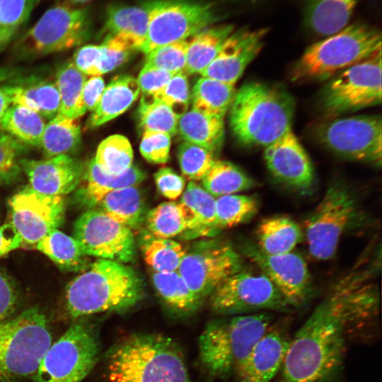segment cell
Returning <instances> with one entry per match:
<instances>
[{"mask_svg": "<svg viewBox=\"0 0 382 382\" xmlns=\"http://www.w3.org/2000/svg\"><path fill=\"white\" fill-rule=\"evenodd\" d=\"M51 343L47 318L37 308L0 323V382L33 376Z\"/></svg>", "mask_w": 382, "mask_h": 382, "instance_id": "52a82bcc", "label": "cell"}, {"mask_svg": "<svg viewBox=\"0 0 382 382\" xmlns=\"http://www.w3.org/2000/svg\"><path fill=\"white\" fill-rule=\"evenodd\" d=\"M291 338L271 325L254 344L234 376L238 382H270L281 371Z\"/></svg>", "mask_w": 382, "mask_h": 382, "instance_id": "7402d4cb", "label": "cell"}, {"mask_svg": "<svg viewBox=\"0 0 382 382\" xmlns=\"http://www.w3.org/2000/svg\"><path fill=\"white\" fill-rule=\"evenodd\" d=\"M21 236L11 224L0 226V257L19 248Z\"/></svg>", "mask_w": 382, "mask_h": 382, "instance_id": "680465c9", "label": "cell"}, {"mask_svg": "<svg viewBox=\"0 0 382 382\" xmlns=\"http://www.w3.org/2000/svg\"><path fill=\"white\" fill-rule=\"evenodd\" d=\"M170 137L163 132L144 131L139 146L141 154L150 163H166L169 158Z\"/></svg>", "mask_w": 382, "mask_h": 382, "instance_id": "f907efd6", "label": "cell"}, {"mask_svg": "<svg viewBox=\"0 0 382 382\" xmlns=\"http://www.w3.org/2000/svg\"><path fill=\"white\" fill-rule=\"evenodd\" d=\"M211 308L221 316L291 310L289 302L262 272L240 270L224 280L210 294Z\"/></svg>", "mask_w": 382, "mask_h": 382, "instance_id": "4fadbf2b", "label": "cell"}, {"mask_svg": "<svg viewBox=\"0 0 382 382\" xmlns=\"http://www.w3.org/2000/svg\"><path fill=\"white\" fill-rule=\"evenodd\" d=\"M91 0H63V1L70 3L74 5L82 4L86 3Z\"/></svg>", "mask_w": 382, "mask_h": 382, "instance_id": "94428289", "label": "cell"}, {"mask_svg": "<svg viewBox=\"0 0 382 382\" xmlns=\"http://www.w3.org/2000/svg\"><path fill=\"white\" fill-rule=\"evenodd\" d=\"M40 0H0V52L18 35Z\"/></svg>", "mask_w": 382, "mask_h": 382, "instance_id": "f6af8a7d", "label": "cell"}, {"mask_svg": "<svg viewBox=\"0 0 382 382\" xmlns=\"http://www.w3.org/2000/svg\"><path fill=\"white\" fill-rule=\"evenodd\" d=\"M86 183L76 194V200L83 206L93 209L109 192L124 187H137L146 178V173L139 168L132 166L120 175H111L103 172L91 160L85 170Z\"/></svg>", "mask_w": 382, "mask_h": 382, "instance_id": "cb8c5ba5", "label": "cell"}, {"mask_svg": "<svg viewBox=\"0 0 382 382\" xmlns=\"http://www.w3.org/2000/svg\"><path fill=\"white\" fill-rule=\"evenodd\" d=\"M345 277L291 338L282 382H332L340 374L348 332L356 325Z\"/></svg>", "mask_w": 382, "mask_h": 382, "instance_id": "6da1fadb", "label": "cell"}, {"mask_svg": "<svg viewBox=\"0 0 382 382\" xmlns=\"http://www.w3.org/2000/svg\"><path fill=\"white\" fill-rule=\"evenodd\" d=\"M139 124L144 131L168 134L178 133V117L161 100L153 96L142 95L138 110Z\"/></svg>", "mask_w": 382, "mask_h": 382, "instance_id": "ee69618b", "label": "cell"}, {"mask_svg": "<svg viewBox=\"0 0 382 382\" xmlns=\"http://www.w3.org/2000/svg\"><path fill=\"white\" fill-rule=\"evenodd\" d=\"M241 267V257L231 245L211 240L197 243L186 250L178 272L202 301Z\"/></svg>", "mask_w": 382, "mask_h": 382, "instance_id": "9a60e30c", "label": "cell"}, {"mask_svg": "<svg viewBox=\"0 0 382 382\" xmlns=\"http://www.w3.org/2000/svg\"><path fill=\"white\" fill-rule=\"evenodd\" d=\"M101 45L103 57L100 65V76L124 64L135 51L125 40L114 36L105 37Z\"/></svg>", "mask_w": 382, "mask_h": 382, "instance_id": "816d5d0a", "label": "cell"}, {"mask_svg": "<svg viewBox=\"0 0 382 382\" xmlns=\"http://www.w3.org/2000/svg\"><path fill=\"white\" fill-rule=\"evenodd\" d=\"M267 33L265 28L233 30L202 76L235 85L262 49Z\"/></svg>", "mask_w": 382, "mask_h": 382, "instance_id": "ffe728a7", "label": "cell"}, {"mask_svg": "<svg viewBox=\"0 0 382 382\" xmlns=\"http://www.w3.org/2000/svg\"><path fill=\"white\" fill-rule=\"evenodd\" d=\"M148 232L163 238H171L195 227L186 207L180 202H163L149 210L145 217Z\"/></svg>", "mask_w": 382, "mask_h": 382, "instance_id": "d6a6232c", "label": "cell"}, {"mask_svg": "<svg viewBox=\"0 0 382 382\" xmlns=\"http://www.w3.org/2000/svg\"><path fill=\"white\" fill-rule=\"evenodd\" d=\"M100 210L130 229H138L146 215L144 202L137 187L113 190L99 202Z\"/></svg>", "mask_w": 382, "mask_h": 382, "instance_id": "4dcf8cb0", "label": "cell"}, {"mask_svg": "<svg viewBox=\"0 0 382 382\" xmlns=\"http://www.w3.org/2000/svg\"><path fill=\"white\" fill-rule=\"evenodd\" d=\"M233 30L231 25H212L188 38L185 73L201 74Z\"/></svg>", "mask_w": 382, "mask_h": 382, "instance_id": "f546056e", "label": "cell"}, {"mask_svg": "<svg viewBox=\"0 0 382 382\" xmlns=\"http://www.w3.org/2000/svg\"><path fill=\"white\" fill-rule=\"evenodd\" d=\"M74 238L86 256L127 264L136 258L132 230L100 209H90L74 224Z\"/></svg>", "mask_w": 382, "mask_h": 382, "instance_id": "2e32d148", "label": "cell"}, {"mask_svg": "<svg viewBox=\"0 0 382 382\" xmlns=\"http://www.w3.org/2000/svg\"><path fill=\"white\" fill-rule=\"evenodd\" d=\"M381 51V35L376 28L356 23L310 45L295 64V81H322Z\"/></svg>", "mask_w": 382, "mask_h": 382, "instance_id": "8992f818", "label": "cell"}, {"mask_svg": "<svg viewBox=\"0 0 382 382\" xmlns=\"http://www.w3.org/2000/svg\"><path fill=\"white\" fill-rule=\"evenodd\" d=\"M242 251L274 284L292 308L303 306L310 299L313 293L312 279L301 255L294 252L268 255L249 241L244 242Z\"/></svg>", "mask_w": 382, "mask_h": 382, "instance_id": "e0dca14e", "label": "cell"}, {"mask_svg": "<svg viewBox=\"0 0 382 382\" xmlns=\"http://www.w3.org/2000/svg\"><path fill=\"white\" fill-rule=\"evenodd\" d=\"M174 74L144 65L137 79L142 95L156 96L167 85Z\"/></svg>", "mask_w": 382, "mask_h": 382, "instance_id": "f5cc1de1", "label": "cell"}, {"mask_svg": "<svg viewBox=\"0 0 382 382\" xmlns=\"http://www.w3.org/2000/svg\"><path fill=\"white\" fill-rule=\"evenodd\" d=\"M187 40L158 47L146 54L144 65L173 74L185 72Z\"/></svg>", "mask_w": 382, "mask_h": 382, "instance_id": "7dc6e473", "label": "cell"}, {"mask_svg": "<svg viewBox=\"0 0 382 382\" xmlns=\"http://www.w3.org/2000/svg\"><path fill=\"white\" fill-rule=\"evenodd\" d=\"M137 79L129 75L115 77L105 88L100 100L88 120L89 127H99L125 112L138 98Z\"/></svg>", "mask_w": 382, "mask_h": 382, "instance_id": "484cf974", "label": "cell"}, {"mask_svg": "<svg viewBox=\"0 0 382 382\" xmlns=\"http://www.w3.org/2000/svg\"><path fill=\"white\" fill-rule=\"evenodd\" d=\"M36 248L64 271L79 272L89 266L86 255L74 238L57 229L42 238Z\"/></svg>", "mask_w": 382, "mask_h": 382, "instance_id": "836d02e7", "label": "cell"}, {"mask_svg": "<svg viewBox=\"0 0 382 382\" xmlns=\"http://www.w3.org/2000/svg\"><path fill=\"white\" fill-rule=\"evenodd\" d=\"M50 346L33 376L35 382H82L99 357L100 340L94 325L78 318Z\"/></svg>", "mask_w": 382, "mask_h": 382, "instance_id": "9c48e42d", "label": "cell"}, {"mask_svg": "<svg viewBox=\"0 0 382 382\" xmlns=\"http://www.w3.org/2000/svg\"><path fill=\"white\" fill-rule=\"evenodd\" d=\"M190 213L195 233H208L216 228V197L202 186L190 181L180 202Z\"/></svg>", "mask_w": 382, "mask_h": 382, "instance_id": "60d3db41", "label": "cell"}, {"mask_svg": "<svg viewBox=\"0 0 382 382\" xmlns=\"http://www.w3.org/2000/svg\"><path fill=\"white\" fill-rule=\"evenodd\" d=\"M1 184H3V181H2V180H1V177H0V185H1Z\"/></svg>", "mask_w": 382, "mask_h": 382, "instance_id": "6125c7cd", "label": "cell"}, {"mask_svg": "<svg viewBox=\"0 0 382 382\" xmlns=\"http://www.w3.org/2000/svg\"><path fill=\"white\" fill-rule=\"evenodd\" d=\"M178 158L183 175L194 182L201 180L215 161L212 151L185 141L178 147Z\"/></svg>", "mask_w": 382, "mask_h": 382, "instance_id": "bcb514c9", "label": "cell"}, {"mask_svg": "<svg viewBox=\"0 0 382 382\" xmlns=\"http://www.w3.org/2000/svg\"><path fill=\"white\" fill-rule=\"evenodd\" d=\"M236 92L234 85L202 76L192 88V108L224 118L233 103Z\"/></svg>", "mask_w": 382, "mask_h": 382, "instance_id": "d590c367", "label": "cell"}, {"mask_svg": "<svg viewBox=\"0 0 382 382\" xmlns=\"http://www.w3.org/2000/svg\"><path fill=\"white\" fill-rule=\"evenodd\" d=\"M228 111L236 139L246 146L265 148L291 129L295 102L280 87L250 81L236 92Z\"/></svg>", "mask_w": 382, "mask_h": 382, "instance_id": "3957f363", "label": "cell"}, {"mask_svg": "<svg viewBox=\"0 0 382 382\" xmlns=\"http://www.w3.org/2000/svg\"><path fill=\"white\" fill-rule=\"evenodd\" d=\"M152 282L167 308L178 316L192 313L202 303L178 271L154 272Z\"/></svg>", "mask_w": 382, "mask_h": 382, "instance_id": "1f68e13d", "label": "cell"}, {"mask_svg": "<svg viewBox=\"0 0 382 382\" xmlns=\"http://www.w3.org/2000/svg\"><path fill=\"white\" fill-rule=\"evenodd\" d=\"M18 298L13 281L0 270V323L11 317L16 309Z\"/></svg>", "mask_w": 382, "mask_h": 382, "instance_id": "9f6ffc18", "label": "cell"}, {"mask_svg": "<svg viewBox=\"0 0 382 382\" xmlns=\"http://www.w3.org/2000/svg\"><path fill=\"white\" fill-rule=\"evenodd\" d=\"M178 133L185 141L213 152L221 147L224 141V118L192 108L179 117Z\"/></svg>", "mask_w": 382, "mask_h": 382, "instance_id": "f1b7e54d", "label": "cell"}, {"mask_svg": "<svg viewBox=\"0 0 382 382\" xmlns=\"http://www.w3.org/2000/svg\"><path fill=\"white\" fill-rule=\"evenodd\" d=\"M11 105L10 99L4 86H0V122Z\"/></svg>", "mask_w": 382, "mask_h": 382, "instance_id": "91938a15", "label": "cell"}, {"mask_svg": "<svg viewBox=\"0 0 382 382\" xmlns=\"http://www.w3.org/2000/svg\"><path fill=\"white\" fill-rule=\"evenodd\" d=\"M103 57L101 45H87L80 47L74 55L73 62L85 75L100 76V65Z\"/></svg>", "mask_w": 382, "mask_h": 382, "instance_id": "db71d44e", "label": "cell"}, {"mask_svg": "<svg viewBox=\"0 0 382 382\" xmlns=\"http://www.w3.org/2000/svg\"><path fill=\"white\" fill-rule=\"evenodd\" d=\"M359 0H304V24L312 33L328 36L347 26Z\"/></svg>", "mask_w": 382, "mask_h": 382, "instance_id": "d4e9b609", "label": "cell"}, {"mask_svg": "<svg viewBox=\"0 0 382 382\" xmlns=\"http://www.w3.org/2000/svg\"><path fill=\"white\" fill-rule=\"evenodd\" d=\"M381 51L341 71L325 85L320 108L329 117L380 104Z\"/></svg>", "mask_w": 382, "mask_h": 382, "instance_id": "8fae6325", "label": "cell"}, {"mask_svg": "<svg viewBox=\"0 0 382 382\" xmlns=\"http://www.w3.org/2000/svg\"><path fill=\"white\" fill-rule=\"evenodd\" d=\"M140 248L146 263L154 272L178 271L186 250L171 238L156 237L144 233Z\"/></svg>", "mask_w": 382, "mask_h": 382, "instance_id": "f35d334b", "label": "cell"}, {"mask_svg": "<svg viewBox=\"0 0 382 382\" xmlns=\"http://www.w3.org/2000/svg\"><path fill=\"white\" fill-rule=\"evenodd\" d=\"M203 188L215 197L248 190L255 185L253 179L233 163L215 160L201 180Z\"/></svg>", "mask_w": 382, "mask_h": 382, "instance_id": "ab89813d", "label": "cell"}, {"mask_svg": "<svg viewBox=\"0 0 382 382\" xmlns=\"http://www.w3.org/2000/svg\"><path fill=\"white\" fill-rule=\"evenodd\" d=\"M106 382H192L182 350L161 334L136 333L104 356Z\"/></svg>", "mask_w": 382, "mask_h": 382, "instance_id": "7a4b0ae2", "label": "cell"}, {"mask_svg": "<svg viewBox=\"0 0 382 382\" xmlns=\"http://www.w3.org/2000/svg\"><path fill=\"white\" fill-rule=\"evenodd\" d=\"M148 32L140 51L145 54L170 43L187 40L212 25L216 16L211 4L184 0H151Z\"/></svg>", "mask_w": 382, "mask_h": 382, "instance_id": "7c38bea8", "label": "cell"}, {"mask_svg": "<svg viewBox=\"0 0 382 382\" xmlns=\"http://www.w3.org/2000/svg\"><path fill=\"white\" fill-rule=\"evenodd\" d=\"M25 149V144L0 132V177L3 183L8 184L18 178L21 170L18 158Z\"/></svg>", "mask_w": 382, "mask_h": 382, "instance_id": "c3c4849f", "label": "cell"}, {"mask_svg": "<svg viewBox=\"0 0 382 382\" xmlns=\"http://www.w3.org/2000/svg\"><path fill=\"white\" fill-rule=\"evenodd\" d=\"M321 144L344 158L381 166L382 120L378 115L335 118L318 127Z\"/></svg>", "mask_w": 382, "mask_h": 382, "instance_id": "5bb4252c", "label": "cell"}, {"mask_svg": "<svg viewBox=\"0 0 382 382\" xmlns=\"http://www.w3.org/2000/svg\"><path fill=\"white\" fill-rule=\"evenodd\" d=\"M30 186L48 195L62 196L74 191L83 178L82 163L69 155H59L45 160H20Z\"/></svg>", "mask_w": 382, "mask_h": 382, "instance_id": "44dd1931", "label": "cell"}, {"mask_svg": "<svg viewBox=\"0 0 382 382\" xmlns=\"http://www.w3.org/2000/svg\"><path fill=\"white\" fill-rule=\"evenodd\" d=\"M144 284L127 264L98 259L66 288V306L74 318L103 312H123L144 297Z\"/></svg>", "mask_w": 382, "mask_h": 382, "instance_id": "277c9868", "label": "cell"}, {"mask_svg": "<svg viewBox=\"0 0 382 382\" xmlns=\"http://www.w3.org/2000/svg\"><path fill=\"white\" fill-rule=\"evenodd\" d=\"M272 319L268 312H259L209 321L198 340L199 359L207 374L221 379L234 376Z\"/></svg>", "mask_w": 382, "mask_h": 382, "instance_id": "5b68a950", "label": "cell"}, {"mask_svg": "<svg viewBox=\"0 0 382 382\" xmlns=\"http://www.w3.org/2000/svg\"><path fill=\"white\" fill-rule=\"evenodd\" d=\"M149 13L141 6L111 4L105 11L102 33L127 42L134 50H141L148 32Z\"/></svg>", "mask_w": 382, "mask_h": 382, "instance_id": "603a6c76", "label": "cell"}, {"mask_svg": "<svg viewBox=\"0 0 382 382\" xmlns=\"http://www.w3.org/2000/svg\"><path fill=\"white\" fill-rule=\"evenodd\" d=\"M154 180L159 192L170 200L178 199L185 189V179L170 168H160L154 174Z\"/></svg>", "mask_w": 382, "mask_h": 382, "instance_id": "11a10c76", "label": "cell"}, {"mask_svg": "<svg viewBox=\"0 0 382 382\" xmlns=\"http://www.w3.org/2000/svg\"><path fill=\"white\" fill-rule=\"evenodd\" d=\"M105 85L101 76H91L85 81L82 90V103L86 109L88 111H94L97 108Z\"/></svg>", "mask_w": 382, "mask_h": 382, "instance_id": "6f0895ef", "label": "cell"}, {"mask_svg": "<svg viewBox=\"0 0 382 382\" xmlns=\"http://www.w3.org/2000/svg\"><path fill=\"white\" fill-rule=\"evenodd\" d=\"M154 97L167 105L178 118L180 117L187 111L190 103L187 74L185 72L175 74L164 88Z\"/></svg>", "mask_w": 382, "mask_h": 382, "instance_id": "681fc988", "label": "cell"}, {"mask_svg": "<svg viewBox=\"0 0 382 382\" xmlns=\"http://www.w3.org/2000/svg\"><path fill=\"white\" fill-rule=\"evenodd\" d=\"M364 218L354 191L342 182L330 184L305 221L310 255L318 260L332 258L342 236L360 226Z\"/></svg>", "mask_w": 382, "mask_h": 382, "instance_id": "ba28073f", "label": "cell"}, {"mask_svg": "<svg viewBox=\"0 0 382 382\" xmlns=\"http://www.w3.org/2000/svg\"><path fill=\"white\" fill-rule=\"evenodd\" d=\"M81 144L77 119L57 114L45 125L40 146L46 158L75 152Z\"/></svg>", "mask_w": 382, "mask_h": 382, "instance_id": "e575fe53", "label": "cell"}, {"mask_svg": "<svg viewBox=\"0 0 382 382\" xmlns=\"http://www.w3.org/2000/svg\"><path fill=\"white\" fill-rule=\"evenodd\" d=\"M86 76L72 61L67 62L57 71L55 83L60 96L58 114L77 119L86 113L81 97Z\"/></svg>", "mask_w": 382, "mask_h": 382, "instance_id": "74e56055", "label": "cell"}, {"mask_svg": "<svg viewBox=\"0 0 382 382\" xmlns=\"http://www.w3.org/2000/svg\"><path fill=\"white\" fill-rule=\"evenodd\" d=\"M299 225L285 215H274L259 223L257 230V247L268 255H281L293 251L302 241Z\"/></svg>", "mask_w": 382, "mask_h": 382, "instance_id": "83f0119b", "label": "cell"}, {"mask_svg": "<svg viewBox=\"0 0 382 382\" xmlns=\"http://www.w3.org/2000/svg\"><path fill=\"white\" fill-rule=\"evenodd\" d=\"M11 224L23 243L37 244L62 225L65 206L62 196L40 193L30 185L16 193L8 201Z\"/></svg>", "mask_w": 382, "mask_h": 382, "instance_id": "ac0fdd59", "label": "cell"}, {"mask_svg": "<svg viewBox=\"0 0 382 382\" xmlns=\"http://www.w3.org/2000/svg\"><path fill=\"white\" fill-rule=\"evenodd\" d=\"M258 208V201L253 196L233 194L216 197V228L245 223L256 214Z\"/></svg>", "mask_w": 382, "mask_h": 382, "instance_id": "7bdbcfd3", "label": "cell"}, {"mask_svg": "<svg viewBox=\"0 0 382 382\" xmlns=\"http://www.w3.org/2000/svg\"><path fill=\"white\" fill-rule=\"evenodd\" d=\"M133 157L129 139L121 134H112L99 144L93 160L103 172L120 175L132 166Z\"/></svg>", "mask_w": 382, "mask_h": 382, "instance_id": "b9f144b4", "label": "cell"}, {"mask_svg": "<svg viewBox=\"0 0 382 382\" xmlns=\"http://www.w3.org/2000/svg\"><path fill=\"white\" fill-rule=\"evenodd\" d=\"M264 158L270 173L279 183L303 194L313 189V164L291 129L265 147Z\"/></svg>", "mask_w": 382, "mask_h": 382, "instance_id": "d6986e66", "label": "cell"}, {"mask_svg": "<svg viewBox=\"0 0 382 382\" xmlns=\"http://www.w3.org/2000/svg\"><path fill=\"white\" fill-rule=\"evenodd\" d=\"M4 87L13 105L29 108L48 120L59 112L60 96L55 82L31 79Z\"/></svg>", "mask_w": 382, "mask_h": 382, "instance_id": "4316f807", "label": "cell"}, {"mask_svg": "<svg viewBox=\"0 0 382 382\" xmlns=\"http://www.w3.org/2000/svg\"><path fill=\"white\" fill-rule=\"evenodd\" d=\"M91 26L87 8L65 1L58 3L18 40L15 53L31 58L69 50L87 39Z\"/></svg>", "mask_w": 382, "mask_h": 382, "instance_id": "30bf717a", "label": "cell"}, {"mask_svg": "<svg viewBox=\"0 0 382 382\" xmlns=\"http://www.w3.org/2000/svg\"><path fill=\"white\" fill-rule=\"evenodd\" d=\"M43 117L25 107L11 104L0 122V129L25 144L40 146L45 127Z\"/></svg>", "mask_w": 382, "mask_h": 382, "instance_id": "8d00e7d4", "label": "cell"}]
</instances>
